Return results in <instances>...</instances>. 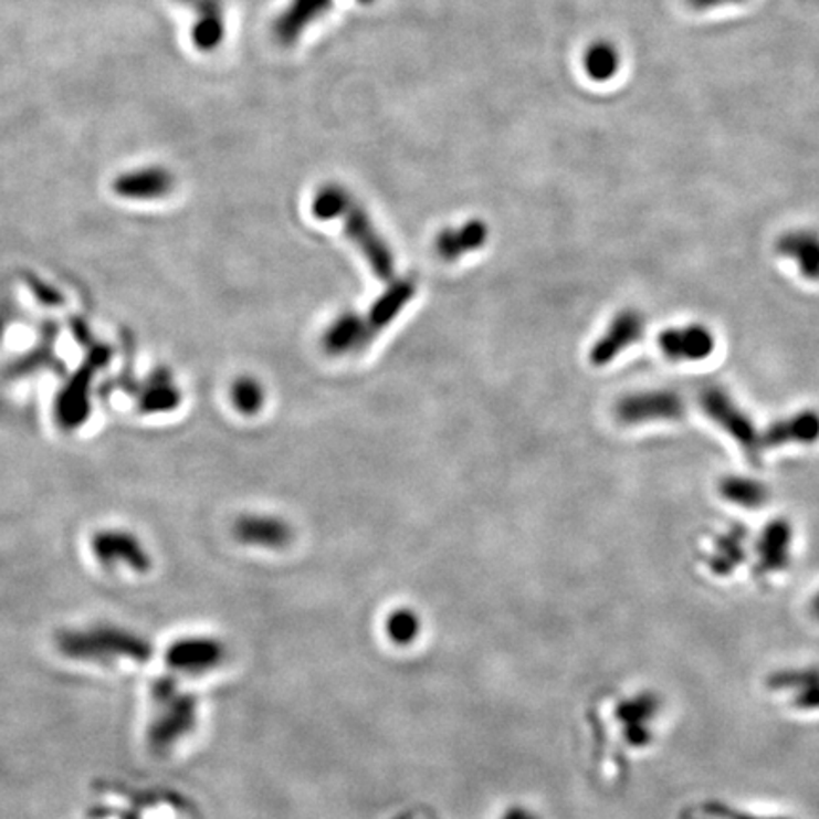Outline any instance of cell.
Masks as SVG:
<instances>
[{
    "label": "cell",
    "instance_id": "obj_1",
    "mask_svg": "<svg viewBox=\"0 0 819 819\" xmlns=\"http://www.w3.org/2000/svg\"><path fill=\"white\" fill-rule=\"evenodd\" d=\"M700 407L707 418L731 434L736 444L746 452L753 465H759L763 458V433L757 431L752 418L744 408L720 386H706L699 395Z\"/></svg>",
    "mask_w": 819,
    "mask_h": 819
},
{
    "label": "cell",
    "instance_id": "obj_2",
    "mask_svg": "<svg viewBox=\"0 0 819 819\" xmlns=\"http://www.w3.org/2000/svg\"><path fill=\"white\" fill-rule=\"evenodd\" d=\"M686 402L672 389L638 391L617 400L615 416L622 426H643L651 421H675L685 418Z\"/></svg>",
    "mask_w": 819,
    "mask_h": 819
},
{
    "label": "cell",
    "instance_id": "obj_3",
    "mask_svg": "<svg viewBox=\"0 0 819 819\" xmlns=\"http://www.w3.org/2000/svg\"><path fill=\"white\" fill-rule=\"evenodd\" d=\"M344 220V232L347 238L354 241L355 246L359 249L368 266L372 270L374 275L381 281L395 280V256L387 241L381 238V233L374 227L372 220L368 217L367 211L359 203H351L347 207L346 213L342 217Z\"/></svg>",
    "mask_w": 819,
    "mask_h": 819
},
{
    "label": "cell",
    "instance_id": "obj_4",
    "mask_svg": "<svg viewBox=\"0 0 819 819\" xmlns=\"http://www.w3.org/2000/svg\"><path fill=\"white\" fill-rule=\"evenodd\" d=\"M177 179L169 167L161 164L132 167L113 179V192L126 201H158L174 192Z\"/></svg>",
    "mask_w": 819,
    "mask_h": 819
},
{
    "label": "cell",
    "instance_id": "obj_5",
    "mask_svg": "<svg viewBox=\"0 0 819 819\" xmlns=\"http://www.w3.org/2000/svg\"><path fill=\"white\" fill-rule=\"evenodd\" d=\"M643 334H645V317L638 309L627 307L611 319L606 333L601 334L590 349L588 359L594 367H607L620 354H624L628 347L643 340Z\"/></svg>",
    "mask_w": 819,
    "mask_h": 819
},
{
    "label": "cell",
    "instance_id": "obj_6",
    "mask_svg": "<svg viewBox=\"0 0 819 819\" xmlns=\"http://www.w3.org/2000/svg\"><path fill=\"white\" fill-rule=\"evenodd\" d=\"M660 351L670 360L678 363H696L704 360L715 349V336L702 323H691L683 327L662 330L659 336Z\"/></svg>",
    "mask_w": 819,
    "mask_h": 819
},
{
    "label": "cell",
    "instance_id": "obj_7",
    "mask_svg": "<svg viewBox=\"0 0 819 819\" xmlns=\"http://www.w3.org/2000/svg\"><path fill=\"white\" fill-rule=\"evenodd\" d=\"M792 526L786 518L768 522L755 545V574L760 577L781 574L791 564Z\"/></svg>",
    "mask_w": 819,
    "mask_h": 819
},
{
    "label": "cell",
    "instance_id": "obj_8",
    "mask_svg": "<svg viewBox=\"0 0 819 819\" xmlns=\"http://www.w3.org/2000/svg\"><path fill=\"white\" fill-rule=\"evenodd\" d=\"M92 548H94L97 560H101V564H105V566L126 564V566L134 567L137 571H145L150 566L143 543L127 529H118V527L101 529L99 533L94 535Z\"/></svg>",
    "mask_w": 819,
    "mask_h": 819
},
{
    "label": "cell",
    "instance_id": "obj_9",
    "mask_svg": "<svg viewBox=\"0 0 819 819\" xmlns=\"http://www.w3.org/2000/svg\"><path fill=\"white\" fill-rule=\"evenodd\" d=\"M816 442H819V412L813 408H805L787 418L774 421L766 427L763 433V447L765 448L787 447V444L812 447Z\"/></svg>",
    "mask_w": 819,
    "mask_h": 819
},
{
    "label": "cell",
    "instance_id": "obj_10",
    "mask_svg": "<svg viewBox=\"0 0 819 819\" xmlns=\"http://www.w3.org/2000/svg\"><path fill=\"white\" fill-rule=\"evenodd\" d=\"M325 351L334 357L359 354L372 344V336L368 333L365 315L346 312L340 314L328 325L321 338Z\"/></svg>",
    "mask_w": 819,
    "mask_h": 819
},
{
    "label": "cell",
    "instance_id": "obj_11",
    "mask_svg": "<svg viewBox=\"0 0 819 819\" xmlns=\"http://www.w3.org/2000/svg\"><path fill=\"white\" fill-rule=\"evenodd\" d=\"M233 535L240 543L264 548H283L293 540V527L285 519L266 514H245L235 519Z\"/></svg>",
    "mask_w": 819,
    "mask_h": 819
},
{
    "label": "cell",
    "instance_id": "obj_12",
    "mask_svg": "<svg viewBox=\"0 0 819 819\" xmlns=\"http://www.w3.org/2000/svg\"><path fill=\"white\" fill-rule=\"evenodd\" d=\"M333 8V0H291L273 23V34L281 44H293L312 23Z\"/></svg>",
    "mask_w": 819,
    "mask_h": 819
},
{
    "label": "cell",
    "instance_id": "obj_13",
    "mask_svg": "<svg viewBox=\"0 0 819 819\" xmlns=\"http://www.w3.org/2000/svg\"><path fill=\"white\" fill-rule=\"evenodd\" d=\"M416 296V281L408 277L391 281V285L381 293L380 298L374 302L368 314L365 315L368 333L376 338L384 328L389 327L400 312L408 306V302Z\"/></svg>",
    "mask_w": 819,
    "mask_h": 819
},
{
    "label": "cell",
    "instance_id": "obj_14",
    "mask_svg": "<svg viewBox=\"0 0 819 819\" xmlns=\"http://www.w3.org/2000/svg\"><path fill=\"white\" fill-rule=\"evenodd\" d=\"M776 251L784 259L792 260L805 280L819 281V233L812 230L786 232L779 235Z\"/></svg>",
    "mask_w": 819,
    "mask_h": 819
},
{
    "label": "cell",
    "instance_id": "obj_15",
    "mask_svg": "<svg viewBox=\"0 0 819 819\" xmlns=\"http://www.w3.org/2000/svg\"><path fill=\"white\" fill-rule=\"evenodd\" d=\"M227 23L219 0H196V18L190 28V39L196 50L213 52L224 41Z\"/></svg>",
    "mask_w": 819,
    "mask_h": 819
},
{
    "label": "cell",
    "instance_id": "obj_16",
    "mask_svg": "<svg viewBox=\"0 0 819 819\" xmlns=\"http://www.w3.org/2000/svg\"><path fill=\"white\" fill-rule=\"evenodd\" d=\"M487 241V227L482 220H469L458 228H447L437 235L434 246L442 259L452 262L473 253Z\"/></svg>",
    "mask_w": 819,
    "mask_h": 819
},
{
    "label": "cell",
    "instance_id": "obj_17",
    "mask_svg": "<svg viewBox=\"0 0 819 819\" xmlns=\"http://www.w3.org/2000/svg\"><path fill=\"white\" fill-rule=\"evenodd\" d=\"M747 529L744 526H733L717 537L712 554L707 558V567L713 575L726 577L733 575L747 558Z\"/></svg>",
    "mask_w": 819,
    "mask_h": 819
},
{
    "label": "cell",
    "instance_id": "obj_18",
    "mask_svg": "<svg viewBox=\"0 0 819 819\" xmlns=\"http://www.w3.org/2000/svg\"><path fill=\"white\" fill-rule=\"evenodd\" d=\"M720 493L723 500L744 508H760L768 503L770 492L765 482L752 476H725L721 480Z\"/></svg>",
    "mask_w": 819,
    "mask_h": 819
},
{
    "label": "cell",
    "instance_id": "obj_19",
    "mask_svg": "<svg viewBox=\"0 0 819 819\" xmlns=\"http://www.w3.org/2000/svg\"><path fill=\"white\" fill-rule=\"evenodd\" d=\"M585 71L594 82H607L619 73V50L611 42L600 41L590 44L585 54Z\"/></svg>",
    "mask_w": 819,
    "mask_h": 819
},
{
    "label": "cell",
    "instance_id": "obj_20",
    "mask_svg": "<svg viewBox=\"0 0 819 819\" xmlns=\"http://www.w3.org/2000/svg\"><path fill=\"white\" fill-rule=\"evenodd\" d=\"M230 397H232V405L235 410L243 416L259 413L264 407V400H266L264 387L253 376H240L238 380L233 381Z\"/></svg>",
    "mask_w": 819,
    "mask_h": 819
},
{
    "label": "cell",
    "instance_id": "obj_21",
    "mask_svg": "<svg viewBox=\"0 0 819 819\" xmlns=\"http://www.w3.org/2000/svg\"><path fill=\"white\" fill-rule=\"evenodd\" d=\"M351 203H354V198L344 188L338 185H327L315 193L312 213L315 219L319 220L342 219Z\"/></svg>",
    "mask_w": 819,
    "mask_h": 819
},
{
    "label": "cell",
    "instance_id": "obj_22",
    "mask_svg": "<svg viewBox=\"0 0 819 819\" xmlns=\"http://www.w3.org/2000/svg\"><path fill=\"white\" fill-rule=\"evenodd\" d=\"M180 402V395L175 389L171 381H164V384H153L145 399H143V408L147 412H169L174 410Z\"/></svg>",
    "mask_w": 819,
    "mask_h": 819
},
{
    "label": "cell",
    "instance_id": "obj_23",
    "mask_svg": "<svg viewBox=\"0 0 819 819\" xmlns=\"http://www.w3.org/2000/svg\"><path fill=\"white\" fill-rule=\"evenodd\" d=\"M418 630H420V620L413 611H408V609H399L387 619V632L397 643L412 641Z\"/></svg>",
    "mask_w": 819,
    "mask_h": 819
},
{
    "label": "cell",
    "instance_id": "obj_24",
    "mask_svg": "<svg viewBox=\"0 0 819 819\" xmlns=\"http://www.w3.org/2000/svg\"><path fill=\"white\" fill-rule=\"evenodd\" d=\"M685 819H787V818H760L753 813L739 812L734 808H726L720 802H702V805L689 808Z\"/></svg>",
    "mask_w": 819,
    "mask_h": 819
},
{
    "label": "cell",
    "instance_id": "obj_25",
    "mask_svg": "<svg viewBox=\"0 0 819 819\" xmlns=\"http://www.w3.org/2000/svg\"><path fill=\"white\" fill-rule=\"evenodd\" d=\"M685 2L693 10L704 12V10H712V8L733 7V4H739L744 0H685Z\"/></svg>",
    "mask_w": 819,
    "mask_h": 819
},
{
    "label": "cell",
    "instance_id": "obj_26",
    "mask_svg": "<svg viewBox=\"0 0 819 819\" xmlns=\"http://www.w3.org/2000/svg\"><path fill=\"white\" fill-rule=\"evenodd\" d=\"M503 819H535L533 816H529V813L524 812V810H513L511 813H506L505 818Z\"/></svg>",
    "mask_w": 819,
    "mask_h": 819
},
{
    "label": "cell",
    "instance_id": "obj_27",
    "mask_svg": "<svg viewBox=\"0 0 819 819\" xmlns=\"http://www.w3.org/2000/svg\"><path fill=\"white\" fill-rule=\"evenodd\" d=\"M810 613H812L813 619L819 620V592L810 601Z\"/></svg>",
    "mask_w": 819,
    "mask_h": 819
},
{
    "label": "cell",
    "instance_id": "obj_28",
    "mask_svg": "<svg viewBox=\"0 0 819 819\" xmlns=\"http://www.w3.org/2000/svg\"><path fill=\"white\" fill-rule=\"evenodd\" d=\"M180 2H196V0H180Z\"/></svg>",
    "mask_w": 819,
    "mask_h": 819
}]
</instances>
